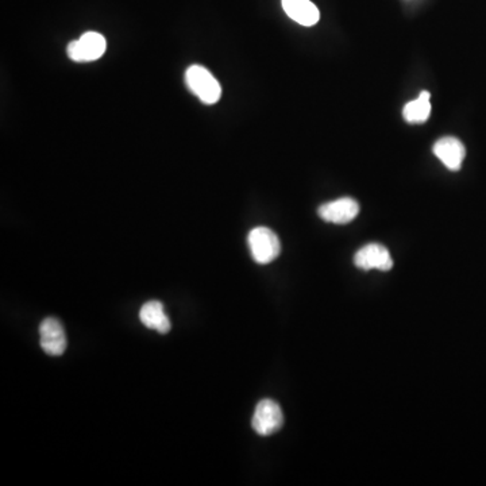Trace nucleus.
I'll list each match as a JSON object with an SVG mask.
<instances>
[{
	"mask_svg": "<svg viewBox=\"0 0 486 486\" xmlns=\"http://www.w3.org/2000/svg\"><path fill=\"white\" fill-rule=\"evenodd\" d=\"M284 424V415L276 401L265 398L257 404L251 427L261 436H274Z\"/></svg>",
	"mask_w": 486,
	"mask_h": 486,
	"instance_id": "obj_4",
	"label": "nucleus"
},
{
	"mask_svg": "<svg viewBox=\"0 0 486 486\" xmlns=\"http://www.w3.org/2000/svg\"><path fill=\"white\" fill-rule=\"evenodd\" d=\"M434 154L450 171H459L467 156V149L457 138L444 137L434 145Z\"/></svg>",
	"mask_w": 486,
	"mask_h": 486,
	"instance_id": "obj_8",
	"label": "nucleus"
},
{
	"mask_svg": "<svg viewBox=\"0 0 486 486\" xmlns=\"http://www.w3.org/2000/svg\"><path fill=\"white\" fill-rule=\"evenodd\" d=\"M431 95L428 91H423L418 99L405 104L403 110L404 120L408 123H424L431 115Z\"/></svg>",
	"mask_w": 486,
	"mask_h": 486,
	"instance_id": "obj_11",
	"label": "nucleus"
},
{
	"mask_svg": "<svg viewBox=\"0 0 486 486\" xmlns=\"http://www.w3.org/2000/svg\"><path fill=\"white\" fill-rule=\"evenodd\" d=\"M249 249L254 261L261 265L274 262L282 251L279 236L267 228H256L249 233Z\"/></svg>",
	"mask_w": 486,
	"mask_h": 486,
	"instance_id": "obj_2",
	"label": "nucleus"
},
{
	"mask_svg": "<svg viewBox=\"0 0 486 486\" xmlns=\"http://www.w3.org/2000/svg\"><path fill=\"white\" fill-rule=\"evenodd\" d=\"M354 264L365 272L373 269L388 272L393 267V259L385 246L380 243H369L357 251L354 256Z\"/></svg>",
	"mask_w": 486,
	"mask_h": 486,
	"instance_id": "obj_7",
	"label": "nucleus"
},
{
	"mask_svg": "<svg viewBox=\"0 0 486 486\" xmlns=\"http://www.w3.org/2000/svg\"><path fill=\"white\" fill-rule=\"evenodd\" d=\"M140 319L145 328L159 334H168L171 331V320L166 316L164 305L158 300L145 303L140 311Z\"/></svg>",
	"mask_w": 486,
	"mask_h": 486,
	"instance_id": "obj_10",
	"label": "nucleus"
},
{
	"mask_svg": "<svg viewBox=\"0 0 486 486\" xmlns=\"http://www.w3.org/2000/svg\"><path fill=\"white\" fill-rule=\"evenodd\" d=\"M359 212V203L351 197H342V199L326 203L318 210L319 216L324 222L334 223V225H346L353 222Z\"/></svg>",
	"mask_w": 486,
	"mask_h": 486,
	"instance_id": "obj_6",
	"label": "nucleus"
},
{
	"mask_svg": "<svg viewBox=\"0 0 486 486\" xmlns=\"http://www.w3.org/2000/svg\"><path fill=\"white\" fill-rule=\"evenodd\" d=\"M285 14L302 26H313L320 19L318 7L311 0H282Z\"/></svg>",
	"mask_w": 486,
	"mask_h": 486,
	"instance_id": "obj_9",
	"label": "nucleus"
},
{
	"mask_svg": "<svg viewBox=\"0 0 486 486\" xmlns=\"http://www.w3.org/2000/svg\"><path fill=\"white\" fill-rule=\"evenodd\" d=\"M107 41L100 33H84L79 40L72 41L66 48L68 58L74 63H92L103 58Z\"/></svg>",
	"mask_w": 486,
	"mask_h": 486,
	"instance_id": "obj_3",
	"label": "nucleus"
},
{
	"mask_svg": "<svg viewBox=\"0 0 486 486\" xmlns=\"http://www.w3.org/2000/svg\"><path fill=\"white\" fill-rule=\"evenodd\" d=\"M41 347L48 356H63L66 350V336L63 324L58 319H43L40 326Z\"/></svg>",
	"mask_w": 486,
	"mask_h": 486,
	"instance_id": "obj_5",
	"label": "nucleus"
},
{
	"mask_svg": "<svg viewBox=\"0 0 486 486\" xmlns=\"http://www.w3.org/2000/svg\"><path fill=\"white\" fill-rule=\"evenodd\" d=\"M185 84L188 89L204 104H215L222 96V87L207 68L192 66L185 72Z\"/></svg>",
	"mask_w": 486,
	"mask_h": 486,
	"instance_id": "obj_1",
	"label": "nucleus"
}]
</instances>
